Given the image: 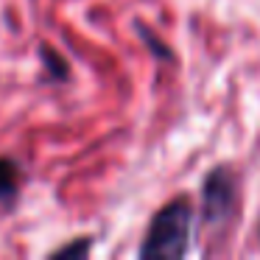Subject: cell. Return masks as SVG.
<instances>
[{"label": "cell", "mask_w": 260, "mask_h": 260, "mask_svg": "<svg viewBox=\"0 0 260 260\" xmlns=\"http://www.w3.org/2000/svg\"><path fill=\"white\" fill-rule=\"evenodd\" d=\"M193 224H196V210L190 199H171L154 213L137 254L146 260H182L190 252Z\"/></svg>", "instance_id": "6da1fadb"}, {"label": "cell", "mask_w": 260, "mask_h": 260, "mask_svg": "<svg viewBox=\"0 0 260 260\" xmlns=\"http://www.w3.org/2000/svg\"><path fill=\"white\" fill-rule=\"evenodd\" d=\"M241 207V176L232 165H215L202 182V221L204 226H224Z\"/></svg>", "instance_id": "7a4b0ae2"}, {"label": "cell", "mask_w": 260, "mask_h": 260, "mask_svg": "<svg viewBox=\"0 0 260 260\" xmlns=\"http://www.w3.org/2000/svg\"><path fill=\"white\" fill-rule=\"evenodd\" d=\"M23 185V168L17 159L0 157V202H12Z\"/></svg>", "instance_id": "3957f363"}, {"label": "cell", "mask_w": 260, "mask_h": 260, "mask_svg": "<svg viewBox=\"0 0 260 260\" xmlns=\"http://www.w3.org/2000/svg\"><path fill=\"white\" fill-rule=\"evenodd\" d=\"M40 56H42V64H45V70H48V73H51L56 81H64V79L70 76V64L64 62V59L59 56L56 51H51L48 45L40 48Z\"/></svg>", "instance_id": "277c9868"}, {"label": "cell", "mask_w": 260, "mask_h": 260, "mask_svg": "<svg viewBox=\"0 0 260 260\" xmlns=\"http://www.w3.org/2000/svg\"><path fill=\"white\" fill-rule=\"evenodd\" d=\"M137 31H140V40L146 42L148 51H151L159 62H174V51H171L168 45H162V42L157 40V34H151V31H148L146 25H140V23H137Z\"/></svg>", "instance_id": "5b68a950"}, {"label": "cell", "mask_w": 260, "mask_h": 260, "mask_svg": "<svg viewBox=\"0 0 260 260\" xmlns=\"http://www.w3.org/2000/svg\"><path fill=\"white\" fill-rule=\"evenodd\" d=\"M87 252H90V241L84 238L81 243H70V246H62V249H56L53 254H56V257H64V254H87Z\"/></svg>", "instance_id": "8992f818"}]
</instances>
